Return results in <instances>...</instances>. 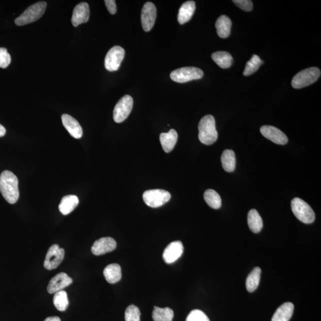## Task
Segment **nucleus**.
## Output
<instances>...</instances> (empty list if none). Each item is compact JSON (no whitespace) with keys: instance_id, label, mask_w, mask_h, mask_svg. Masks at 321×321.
<instances>
[{"instance_id":"obj_1","label":"nucleus","mask_w":321,"mask_h":321,"mask_svg":"<svg viewBox=\"0 0 321 321\" xmlns=\"http://www.w3.org/2000/svg\"><path fill=\"white\" fill-rule=\"evenodd\" d=\"M18 184L17 177L10 171H4L0 175V192L9 204H15L19 198Z\"/></svg>"},{"instance_id":"obj_2","label":"nucleus","mask_w":321,"mask_h":321,"mask_svg":"<svg viewBox=\"0 0 321 321\" xmlns=\"http://www.w3.org/2000/svg\"><path fill=\"white\" fill-rule=\"evenodd\" d=\"M199 139L206 145H211L217 141L218 132L216 127V120L211 115L204 116L198 126Z\"/></svg>"},{"instance_id":"obj_3","label":"nucleus","mask_w":321,"mask_h":321,"mask_svg":"<svg viewBox=\"0 0 321 321\" xmlns=\"http://www.w3.org/2000/svg\"><path fill=\"white\" fill-rule=\"evenodd\" d=\"M292 210L295 217L301 222L311 224L316 220V214L313 209L302 199L295 198L292 201Z\"/></svg>"},{"instance_id":"obj_4","label":"nucleus","mask_w":321,"mask_h":321,"mask_svg":"<svg viewBox=\"0 0 321 321\" xmlns=\"http://www.w3.org/2000/svg\"><path fill=\"white\" fill-rule=\"evenodd\" d=\"M46 2L40 1L30 5L19 17L15 20L17 26H23L38 20L45 13Z\"/></svg>"},{"instance_id":"obj_5","label":"nucleus","mask_w":321,"mask_h":321,"mask_svg":"<svg viewBox=\"0 0 321 321\" xmlns=\"http://www.w3.org/2000/svg\"><path fill=\"white\" fill-rule=\"evenodd\" d=\"M321 76L317 67H310L300 71L293 78L292 85L295 89H302L316 82Z\"/></svg>"},{"instance_id":"obj_6","label":"nucleus","mask_w":321,"mask_h":321,"mask_svg":"<svg viewBox=\"0 0 321 321\" xmlns=\"http://www.w3.org/2000/svg\"><path fill=\"white\" fill-rule=\"evenodd\" d=\"M204 72L200 68L194 67H185L178 68L170 74L171 79L177 83H186L193 80L201 79Z\"/></svg>"},{"instance_id":"obj_7","label":"nucleus","mask_w":321,"mask_h":321,"mask_svg":"<svg viewBox=\"0 0 321 321\" xmlns=\"http://www.w3.org/2000/svg\"><path fill=\"white\" fill-rule=\"evenodd\" d=\"M143 199L145 203L149 207L158 208L170 200L171 195L169 192L164 190H149L143 193Z\"/></svg>"},{"instance_id":"obj_8","label":"nucleus","mask_w":321,"mask_h":321,"mask_svg":"<svg viewBox=\"0 0 321 321\" xmlns=\"http://www.w3.org/2000/svg\"><path fill=\"white\" fill-rule=\"evenodd\" d=\"M133 105L132 96L128 95L123 96L114 108L113 118L115 122L120 123L125 120L132 110Z\"/></svg>"},{"instance_id":"obj_9","label":"nucleus","mask_w":321,"mask_h":321,"mask_svg":"<svg viewBox=\"0 0 321 321\" xmlns=\"http://www.w3.org/2000/svg\"><path fill=\"white\" fill-rule=\"evenodd\" d=\"M65 252L58 245H53L46 254L43 266L47 270H52L60 266L64 258Z\"/></svg>"},{"instance_id":"obj_10","label":"nucleus","mask_w":321,"mask_h":321,"mask_svg":"<svg viewBox=\"0 0 321 321\" xmlns=\"http://www.w3.org/2000/svg\"><path fill=\"white\" fill-rule=\"evenodd\" d=\"M125 51L120 46H115L107 52L105 58V67L110 71H116L122 62Z\"/></svg>"},{"instance_id":"obj_11","label":"nucleus","mask_w":321,"mask_h":321,"mask_svg":"<svg viewBox=\"0 0 321 321\" xmlns=\"http://www.w3.org/2000/svg\"><path fill=\"white\" fill-rule=\"evenodd\" d=\"M157 18V8L153 3H145L141 12V23L143 30L149 32L154 26Z\"/></svg>"},{"instance_id":"obj_12","label":"nucleus","mask_w":321,"mask_h":321,"mask_svg":"<svg viewBox=\"0 0 321 321\" xmlns=\"http://www.w3.org/2000/svg\"><path fill=\"white\" fill-rule=\"evenodd\" d=\"M117 247L115 240L110 237L102 238L94 242L92 246V253L96 256H100L113 251Z\"/></svg>"},{"instance_id":"obj_13","label":"nucleus","mask_w":321,"mask_h":321,"mask_svg":"<svg viewBox=\"0 0 321 321\" xmlns=\"http://www.w3.org/2000/svg\"><path fill=\"white\" fill-rule=\"evenodd\" d=\"M72 283V279L66 273L57 274L49 281L47 287L48 292L49 294H54L55 293L63 291V289L70 286Z\"/></svg>"},{"instance_id":"obj_14","label":"nucleus","mask_w":321,"mask_h":321,"mask_svg":"<svg viewBox=\"0 0 321 321\" xmlns=\"http://www.w3.org/2000/svg\"><path fill=\"white\" fill-rule=\"evenodd\" d=\"M261 133L265 138L278 145H286L288 142V137L276 127L263 126L261 127Z\"/></svg>"},{"instance_id":"obj_15","label":"nucleus","mask_w":321,"mask_h":321,"mask_svg":"<svg viewBox=\"0 0 321 321\" xmlns=\"http://www.w3.org/2000/svg\"><path fill=\"white\" fill-rule=\"evenodd\" d=\"M184 251V247L180 241H174L167 246L163 253V260L167 264H172L176 262Z\"/></svg>"},{"instance_id":"obj_16","label":"nucleus","mask_w":321,"mask_h":321,"mask_svg":"<svg viewBox=\"0 0 321 321\" xmlns=\"http://www.w3.org/2000/svg\"><path fill=\"white\" fill-rule=\"evenodd\" d=\"M90 10L89 5L86 2H81L74 8L71 23L74 26L86 23L89 20Z\"/></svg>"},{"instance_id":"obj_17","label":"nucleus","mask_w":321,"mask_h":321,"mask_svg":"<svg viewBox=\"0 0 321 321\" xmlns=\"http://www.w3.org/2000/svg\"><path fill=\"white\" fill-rule=\"evenodd\" d=\"M62 123L70 135L75 139H80L83 135L82 127L78 121L70 115L64 114L61 116Z\"/></svg>"},{"instance_id":"obj_18","label":"nucleus","mask_w":321,"mask_h":321,"mask_svg":"<svg viewBox=\"0 0 321 321\" xmlns=\"http://www.w3.org/2000/svg\"><path fill=\"white\" fill-rule=\"evenodd\" d=\"M178 134L174 129H171L168 133H162L160 136V140L162 147L165 152H170L175 146Z\"/></svg>"},{"instance_id":"obj_19","label":"nucleus","mask_w":321,"mask_h":321,"mask_svg":"<svg viewBox=\"0 0 321 321\" xmlns=\"http://www.w3.org/2000/svg\"><path fill=\"white\" fill-rule=\"evenodd\" d=\"M294 305L291 302L283 304L277 309L271 321H289L294 314Z\"/></svg>"},{"instance_id":"obj_20","label":"nucleus","mask_w":321,"mask_h":321,"mask_svg":"<svg viewBox=\"0 0 321 321\" xmlns=\"http://www.w3.org/2000/svg\"><path fill=\"white\" fill-rule=\"evenodd\" d=\"M195 1H189L183 3L179 9L178 17H177L179 23L180 24H183L191 20L195 13Z\"/></svg>"},{"instance_id":"obj_21","label":"nucleus","mask_w":321,"mask_h":321,"mask_svg":"<svg viewBox=\"0 0 321 321\" xmlns=\"http://www.w3.org/2000/svg\"><path fill=\"white\" fill-rule=\"evenodd\" d=\"M79 198L76 195L65 196L62 198L60 204L59 205V210L62 214L67 216L74 211L79 204Z\"/></svg>"},{"instance_id":"obj_22","label":"nucleus","mask_w":321,"mask_h":321,"mask_svg":"<svg viewBox=\"0 0 321 321\" xmlns=\"http://www.w3.org/2000/svg\"><path fill=\"white\" fill-rule=\"evenodd\" d=\"M103 274L105 280L110 284H115L119 282L122 277L121 267L117 264L108 265L105 268Z\"/></svg>"},{"instance_id":"obj_23","label":"nucleus","mask_w":321,"mask_h":321,"mask_svg":"<svg viewBox=\"0 0 321 321\" xmlns=\"http://www.w3.org/2000/svg\"><path fill=\"white\" fill-rule=\"evenodd\" d=\"M216 27L218 35L221 38H226L231 32L232 21L226 15H221L216 21Z\"/></svg>"},{"instance_id":"obj_24","label":"nucleus","mask_w":321,"mask_h":321,"mask_svg":"<svg viewBox=\"0 0 321 321\" xmlns=\"http://www.w3.org/2000/svg\"><path fill=\"white\" fill-rule=\"evenodd\" d=\"M248 223L249 229L254 233H260L263 228V221L258 212L252 209L248 215Z\"/></svg>"},{"instance_id":"obj_25","label":"nucleus","mask_w":321,"mask_h":321,"mask_svg":"<svg viewBox=\"0 0 321 321\" xmlns=\"http://www.w3.org/2000/svg\"><path fill=\"white\" fill-rule=\"evenodd\" d=\"M221 163L224 170L227 172H233L235 170L236 159L235 152L226 149L221 155Z\"/></svg>"},{"instance_id":"obj_26","label":"nucleus","mask_w":321,"mask_h":321,"mask_svg":"<svg viewBox=\"0 0 321 321\" xmlns=\"http://www.w3.org/2000/svg\"><path fill=\"white\" fill-rule=\"evenodd\" d=\"M212 58L217 64L222 68H228L231 66L233 58L228 52L217 51L212 54Z\"/></svg>"},{"instance_id":"obj_27","label":"nucleus","mask_w":321,"mask_h":321,"mask_svg":"<svg viewBox=\"0 0 321 321\" xmlns=\"http://www.w3.org/2000/svg\"><path fill=\"white\" fill-rule=\"evenodd\" d=\"M261 270L260 267H256L249 274L246 279V289L252 293L256 291L261 280Z\"/></svg>"},{"instance_id":"obj_28","label":"nucleus","mask_w":321,"mask_h":321,"mask_svg":"<svg viewBox=\"0 0 321 321\" xmlns=\"http://www.w3.org/2000/svg\"><path fill=\"white\" fill-rule=\"evenodd\" d=\"M173 318L174 312L171 309L154 307L152 313V319L154 321H172Z\"/></svg>"},{"instance_id":"obj_29","label":"nucleus","mask_w":321,"mask_h":321,"mask_svg":"<svg viewBox=\"0 0 321 321\" xmlns=\"http://www.w3.org/2000/svg\"><path fill=\"white\" fill-rule=\"evenodd\" d=\"M204 199L212 208L218 210L222 205V201L219 193L213 189H208L204 193Z\"/></svg>"},{"instance_id":"obj_30","label":"nucleus","mask_w":321,"mask_h":321,"mask_svg":"<svg viewBox=\"0 0 321 321\" xmlns=\"http://www.w3.org/2000/svg\"><path fill=\"white\" fill-rule=\"evenodd\" d=\"M53 303L58 311L63 312L67 310L69 302L66 292L61 291L54 294Z\"/></svg>"},{"instance_id":"obj_31","label":"nucleus","mask_w":321,"mask_h":321,"mask_svg":"<svg viewBox=\"0 0 321 321\" xmlns=\"http://www.w3.org/2000/svg\"><path fill=\"white\" fill-rule=\"evenodd\" d=\"M263 63L264 61L261 60L259 56L254 55L251 60L246 63L244 71V75L245 76L252 75V74L256 72Z\"/></svg>"},{"instance_id":"obj_32","label":"nucleus","mask_w":321,"mask_h":321,"mask_svg":"<svg viewBox=\"0 0 321 321\" xmlns=\"http://www.w3.org/2000/svg\"><path fill=\"white\" fill-rule=\"evenodd\" d=\"M126 321H141V312L134 305L127 307L125 312Z\"/></svg>"},{"instance_id":"obj_33","label":"nucleus","mask_w":321,"mask_h":321,"mask_svg":"<svg viewBox=\"0 0 321 321\" xmlns=\"http://www.w3.org/2000/svg\"><path fill=\"white\" fill-rule=\"evenodd\" d=\"M186 321H210L203 312L195 310L190 313Z\"/></svg>"},{"instance_id":"obj_34","label":"nucleus","mask_w":321,"mask_h":321,"mask_svg":"<svg viewBox=\"0 0 321 321\" xmlns=\"http://www.w3.org/2000/svg\"><path fill=\"white\" fill-rule=\"evenodd\" d=\"M11 63L10 55L5 48H0V68H7Z\"/></svg>"},{"instance_id":"obj_35","label":"nucleus","mask_w":321,"mask_h":321,"mask_svg":"<svg viewBox=\"0 0 321 321\" xmlns=\"http://www.w3.org/2000/svg\"><path fill=\"white\" fill-rule=\"evenodd\" d=\"M233 2L245 11H250L253 9V3L251 0H234Z\"/></svg>"},{"instance_id":"obj_36","label":"nucleus","mask_w":321,"mask_h":321,"mask_svg":"<svg viewBox=\"0 0 321 321\" xmlns=\"http://www.w3.org/2000/svg\"><path fill=\"white\" fill-rule=\"evenodd\" d=\"M104 2L106 7H107L110 13L111 14H116L117 12L116 1H114V0H105Z\"/></svg>"},{"instance_id":"obj_37","label":"nucleus","mask_w":321,"mask_h":321,"mask_svg":"<svg viewBox=\"0 0 321 321\" xmlns=\"http://www.w3.org/2000/svg\"><path fill=\"white\" fill-rule=\"evenodd\" d=\"M44 321H61L60 318L57 317H51L46 319Z\"/></svg>"},{"instance_id":"obj_38","label":"nucleus","mask_w":321,"mask_h":321,"mask_svg":"<svg viewBox=\"0 0 321 321\" xmlns=\"http://www.w3.org/2000/svg\"><path fill=\"white\" fill-rule=\"evenodd\" d=\"M6 130L4 127L0 124V138L4 136L5 135Z\"/></svg>"}]
</instances>
